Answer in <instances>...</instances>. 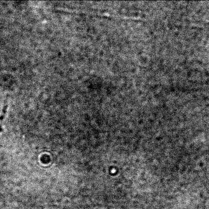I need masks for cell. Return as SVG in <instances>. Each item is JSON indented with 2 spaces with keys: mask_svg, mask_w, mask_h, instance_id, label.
<instances>
[{
  "mask_svg": "<svg viewBox=\"0 0 209 209\" xmlns=\"http://www.w3.org/2000/svg\"><path fill=\"white\" fill-rule=\"evenodd\" d=\"M8 108L7 98H6L4 104L3 105V109L2 110L1 113L0 114V133L2 131V124L3 122V120L4 119L5 115H6V112H7V110Z\"/></svg>",
  "mask_w": 209,
  "mask_h": 209,
  "instance_id": "cell-1",
  "label": "cell"
}]
</instances>
